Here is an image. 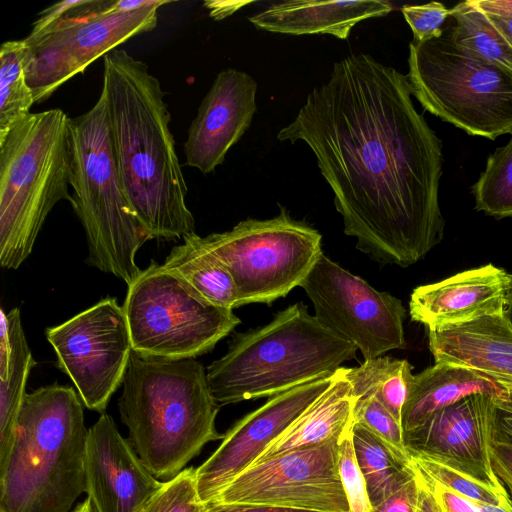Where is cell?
Wrapping results in <instances>:
<instances>
[{"label":"cell","mask_w":512,"mask_h":512,"mask_svg":"<svg viewBox=\"0 0 512 512\" xmlns=\"http://www.w3.org/2000/svg\"><path fill=\"white\" fill-rule=\"evenodd\" d=\"M276 137L310 147L345 234L374 260L407 267L441 241L442 143L395 68L345 56Z\"/></svg>","instance_id":"1"},{"label":"cell","mask_w":512,"mask_h":512,"mask_svg":"<svg viewBox=\"0 0 512 512\" xmlns=\"http://www.w3.org/2000/svg\"><path fill=\"white\" fill-rule=\"evenodd\" d=\"M102 90L118 172L136 218L152 239L195 232L159 80L144 62L116 48L104 55Z\"/></svg>","instance_id":"2"},{"label":"cell","mask_w":512,"mask_h":512,"mask_svg":"<svg viewBox=\"0 0 512 512\" xmlns=\"http://www.w3.org/2000/svg\"><path fill=\"white\" fill-rule=\"evenodd\" d=\"M118 400L135 452L157 478L170 480L210 441L223 439L207 372L194 358L167 360L132 351Z\"/></svg>","instance_id":"3"},{"label":"cell","mask_w":512,"mask_h":512,"mask_svg":"<svg viewBox=\"0 0 512 512\" xmlns=\"http://www.w3.org/2000/svg\"><path fill=\"white\" fill-rule=\"evenodd\" d=\"M79 394L53 383L26 393L0 467V512H69L86 490Z\"/></svg>","instance_id":"4"},{"label":"cell","mask_w":512,"mask_h":512,"mask_svg":"<svg viewBox=\"0 0 512 512\" xmlns=\"http://www.w3.org/2000/svg\"><path fill=\"white\" fill-rule=\"evenodd\" d=\"M357 350L298 302L265 326L236 335L228 352L208 366L207 381L219 406L271 398L333 376Z\"/></svg>","instance_id":"5"},{"label":"cell","mask_w":512,"mask_h":512,"mask_svg":"<svg viewBox=\"0 0 512 512\" xmlns=\"http://www.w3.org/2000/svg\"><path fill=\"white\" fill-rule=\"evenodd\" d=\"M69 202L82 224L88 247L86 263L127 285L141 272L139 248L152 239L126 198L118 172L104 90L93 107L70 118Z\"/></svg>","instance_id":"6"},{"label":"cell","mask_w":512,"mask_h":512,"mask_svg":"<svg viewBox=\"0 0 512 512\" xmlns=\"http://www.w3.org/2000/svg\"><path fill=\"white\" fill-rule=\"evenodd\" d=\"M70 118L30 113L0 140V264L17 269L31 254L54 206L70 199Z\"/></svg>","instance_id":"7"},{"label":"cell","mask_w":512,"mask_h":512,"mask_svg":"<svg viewBox=\"0 0 512 512\" xmlns=\"http://www.w3.org/2000/svg\"><path fill=\"white\" fill-rule=\"evenodd\" d=\"M412 96L424 110L473 136L512 134V76L440 37L409 44Z\"/></svg>","instance_id":"8"},{"label":"cell","mask_w":512,"mask_h":512,"mask_svg":"<svg viewBox=\"0 0 512 512\" xmlns=\"http://www.w3.org/2000/svg\"><path fill=\"white\" fill-rule=\"evenodd\" d=\"M127 286L122 307L132 351L141 356L195 358L213 349L241 322L232 309L208 301L155 261Z\"/></svg>","instance_id":"9"},{"label":"cell","mask_w":512,"mask_h":512,"mask_svg":"<svg viewBox=\"0 0 512 512\" xmlns=\"http://www.w3.org/2000/svg\"><path fill=\"white\" fill-rule=\"evenodd\" d=\"M202 239L230 272L237 307L286 296L302 284L322 253L321 234L293 219L285 207L273 218H249Z\"/></svg>","instance_id":"10"},{"label":"cell","mask_w":512,"mask_h":512,"mask_svg":"<svg viewBox=\"0 0 512 512\" xmlns=\"http://www.w3.org/2000/svg\"><path fill=\"white\" fill-rule=\"evenodd\" d=\"M105 0H80L41 35L24 39V67L34 101L42 102L93 61L131 37L154 29L158 9L171 1L130 12L104 13Z\"/></svg>","instance_id":"11"},{"label":"cell","mask_w":512,"mask_h":512,"mask_svg":"<svg viewBox=\"0 0 512 512\" xmlns=\"http://www.w3.org/2000/svg\"><path fill=\"white\" fill-rule=\"evenodd\" d=\"M300 286L318 321L354 344L365 360L405 347L401 301L376 290L323 252Z\"/></svg>","instance_id":"12"},{"label":"cell","mask_w":512,"mask_h":512,"mask_svg":"<svg viewBox=\"0 0 512 512\" xmlns=\"http://www.w3.org/2000/svg\"><path fill=\"white\" fill-rule=\"evenodd\" d=\"M58 368L82 403L103 413L122 384L132 353L128 322L116 298L101 299L64 323L46 329Z\"/></svg>","instance_id":"13"},{"label":"cell","mask_w":512,"mask_h":512,"mask_svg":"<svg viewBox=\"0 0 512 512\" xmlns=\"http://www.w3.org/2000/svg\"><path fill=\"white\" fill-rule=\"evenodd\" d=\"M340 439L255 463L209 503L350 512L338 471Z\"/></svg>","instance_id":"14"},{"label":"cell","mask_w":512,"mask_h":512,"mask_svg":"<svg viewBox=\"0 0 512 512\" xmlns=\"http://www.w3.org/2000/svg\"><path fill=\"white\" fill-rule=\"evenodd\" d=\"M334 375L314 380L271 397L236 422L217 450L196 469V484L204 504L253 465L331 385Z\"/></svg>","instance_id":"15"},{"label":"cell","mask_w":512,"mask_h":512,"mask_svg":"<svg viewBox=\"0 0 512 512\" xmlns=\"http://www.w3.org/2000/svg\"><path fill=\"white\" fill-rule=\"evenodd\" d=\"M494 399L482 394L466 397L404 432L410 457L425 458L505 491L489 456Z\"/></svg>","instance_id":"16"},{"label":"cell","mask_w":512,"mask_h":512,"mask_svg":"<svg viewBox=\"0 0 512 512\" xmlns=\"http://www.w3.org/2000/svg\"><path fill=\"white\" fill-rule=\"evenodd\" d=\"M85 473L91 512H138L163 485L108 414L87 432Z\"/></svg>","instance_id":"17"},{"label":"cell","mask_w":512,"mask_h":512,"mask_svg":"<svg viewBox=\"0 0 512 512\" xmlns=\"http://www.w3.org/2000/svg\"><path fill=\"white\" fill-rule=\"evenodd\" d=\"M256 92V81L244 71L227 68L217 74L188 130L187 166L208 174L224 162L252 123Z\"/></svg>","instance_id":"18"},{"label":"cell","mask_w":512,"mask_h":512,"mask_svg":"<svg viewBox=\"0 0 512 512\" xmlns=\"http://www.w3.org/2000/svg\"><path fill=\"white\" fill-rule=\"evenodd\" d=\"M509 279L503 269L487 264L419 286L410 297L411 319L432 329L501 314Z\"/></svg>","instance_id":"19"},{"label":"cell","mask_w":512,"mask_h":512,"mask_svg":"<svg viewBox=\"0 0 512 512\" xmlns=\"http://www.w3.org/2000/svg\"><path fill=\"white\" fill-rule=\"evenodd\" d=\"M428 330L435 362L467 367L512 386V327L503 313Z\"/></svg>","instance_id":"20"},{"label":"cell","mask_w":512,"mask_h":512,"mask_svg":"<svg viewBox=\"0 0 512 512\" xmlns=\"http://www.w3.org/2000/svg\"><path fill=\"white\" fill-rule=\"evenodd\" d=\"M392 9V4L385 0H289L271 3L248 20L256 28L272 33L329 34L346 40L356 24L383 17Z\"/></svg>","instance_id":"21"},{"label":"cell","mask_w":512,"mask_h":512,"mask_svg":"<svg viewBox=\"0 0 512 512\" xmlns=\"http://www.w3.org/2000/svg\"><path fill=\"white\" fill-rule=\"evenodd\" d=\"M507 386L473 369L443 362L414 375L402 409L401 425L407 432L434 412L466 397L482 394L502 397Z\"/></svg>","instance_id":"22"},{"label":"cell","mask_w":512,"mask_h":512,"mask_svg":"<svg viewBox=\"0 0 512 512\" xmlns=\"http://www.w3.org/2000/svg\"><path fill=\"white\" fill-rule=\"evenodd\" d=\"M354 403L351 385L341 367L334 374L329 388L255 463L286 453L315 448L342 438L353 426Z\"/></svg>","instance_id":"23"},{"label":"cell","mask_w":512,"mask_h":512,"mask_svg":"<svg viewBox=\"0 0 512 512\" xmlns=\"http://www.w3.org/2000/svg\"><path fill=\"white\" fill-rule=\"evenodd\" d=\"M0 467L13 443L28 375L36 364L22 327L20 311H0Z\"/></svg>","instance_id":"24"},{"label":"cell","mask_w":512,"mask_h":512,"mask_svg":"<svg viewBox=\"0 0 512 512\" xmlns=\"http://www.w3.org/2000/svg\"><path fill=\"white\" fill-rule=\"evenodd\" d=\"M182 239L183 244L173 247L162 265L213 304L236 308V286L225 265L195 232Z\"/></svg>","instance_id":"25"},{"label":"cell","mask_w":512,"mask_h":512,"mask_svg":"<svg viewBox=\"0 0 512 512\" xmlns=\"http://www.w3.org/2000/svg\"><path fill=\"white\" fill-rule=\"evenodd\" d=\"M355 398L374 396L400 423L402 409L413 380L406 360L379 356L354 368L343 367Z\"/></svg>","instance_id":"26"},{"label":"cell","mask_w":512,"mask_h":512,"mask_svg":"<svg viewBox=\"0 0 512 512\" xmlns=\"http://www.w3.org/2000/svg\"><path fill=\"white\" fill-rule=\"evenodd\" d=\"M451 18L454 23L446 27L456 45L512 76V44L485 12L467 0L452 7Z\"/></svg>","instance_id":"27"},{"label":"cell","mask_w":512,"mask_h":512,"mask_svg":"<svg viewBox=\"0 0 512 512\" xmlns=\"http://www.w3.org/2000/svg\"><path fill=\"white\" fill-rule=\"evenodd\" d=\"M352 442L372 507L416 474L413 464L400 462L374 434L355 422L352 426Z\"/></svg>","instance_id":"28"},{"label":"cell","mask_w":512,"mask_h":512,"mask_svg":"<svg viewBox=\"0 0 512 512\" xmlns=\"http://www.w3.org/2000/svg\"><path fill=\"white\" fill-rule=\"evenodd\" d=\"M25 49L24 39L6 41L0 47V140L31 113L35 103L26 80Z\"/></svg>","instance_id":"29"},{"label":"cell","mask_w":512,"mask_h":512,"mask_svg":"<svg viewBox=\"0 0 512 512\" xmlns=\"http://www.w3.org/2000/svg\"><path fill=\"white\" fill-rule=\"evenodd\" d=\"M472 192L477 210L496 218L512 216V134L488 157Z\"/></svg>","instance_id":"30"},{"label":"cell","mask_w":512,"mask_h":512,"mask_svg":"<svg viewBox=\"0 0 512 512\" xmlns=\"http://www.w3.org/2000/svg\"><path fill=\"white\" fill-rule=\"evenodd\" d=\"M354 422L374 434L402 463L412 465L401 423L371 395L355 398Z\"/></svg>","instance_id":"31"},{"label":"cell","mask_w":512,"mask_h":512,"mask_svg":"<svg viewBox=\"0 0 512 512\" xmlns=\"http://www.w3.org/2000/svg\"><path fill=\"white\" fill-rule=\"evenodd\" d=\"M416 470L422 475L480 505H498L509 496L507 490L493 489L463 473L421 457H411Z\"/></svg>","instance_id":"32"},{"label":"cell","mask_w":512,"mask_h":512,"mask_svg":"<svg viewBox=\"0 0 512 512\" xmlns=\"http://www.w3.org/2000/svg\"><path fill=\"white\" fill-rule=\"evenodd\" d=\"M138 512H206L198 494L196 469L184 468L168 481L142 506Z\"/></svg>","instance_id":"33"},{"label":"cell","mask_w":512,"mask_h":512,"mask_svg":"<svg viewBox=\"0 0 512 512\" xmlns=\"http://www.w3.org/2000/svg\"><path fill=\"white\" fill-rule=\"evenodd\" d=\"M338 471L350 512H371L366 481L353 447L352 428L340 439Z\"/></svg>","instance_id":"34"},{"label":"cell","mask_w":512,"mask_h":512,"mask_svg":"<svg viewBox=\"0 0 512 512\" xmlns=\"http://www.w3.org/2000/svg\"><path fill=\"white\" fill-rule=\"evenodd\" d=\"M401 11L412 30L413 41L419 43L440 37L445 20L452 15V8L435 1L422 5H404Z\"/></svg>","instance_id":"35"},{"label":"cell","mask_w":512,"mask_h":512,"mask_svg":"<svg viewBox=\"0 0 512 512\" xmlns=\"http://www.w3.org/2000/svg\"><path fill=\"white\" fill-rule=\"evenodd\" d=\"M489 456L494 473L510 491L512 499V425L494 415Z\"/></svg>","instance_id":"36"},{"label":"cell","mask_w":512,"mask_h":512,"mask_svg":"<svg viewBox=\"0 0 512 512\" xmlns=\"http://www.w3.org/2000/svg\"><path fill=\"white\" fill-rule=\"evenodd\" d=\"M419 478L416 474L399 489L373 506L371 512H417Z\"/></svg>","instance_id":"37"},{"label":"cell","mask_w":512,"mask_h":512,"mask_svg":"<svg viewBox=\"0 0 512 512\" xmlns=\"http://www.w3.org/2000/svg\"><path fill=\"white\" fill-rule=\"evenodd\" d=\"M419 474L431 490L442 512H481L478 505L468 498L459 495L421 473Z\"/></svg>","instance_id":"38"},{"label":"cell","mask_w":512,"mask_h":512,"mask_svg":"<svg viewBox=\"0 0 512 512\" xmlns=\"http://www.w3.org/2000/svg\"><path fill=\"white\" fill-rule=\"evenodd\" d=\"M206 512H320L272 505L206 504Z\"/></svg>","instance_id":"39"},{"label":"cell","mask_w":512,"mask_h":512,"mask_svg":"<svg viewBox=\"0 0 512 512\" xmlns=\"http://www.w3.org/2000/svg\"><path fill=\"white\" fill-rule=\"evenodd\" d=\"M481 11L499 16H512V0H469Z\"/></svg>","instance_id":"40"},{"label":"cell","mask_w":512,"mask_h":512,"mask_svg":"<svg viewBox=\"0 0 512 512\" xmlns=\"http://www.w3.org/2000/svg\"><path fill=\"white\" fill-rule=\"evenodd\" d=\"M417 474L419 478V498L417 512H442L434 495L418 471Z\"/></svg>","instance_id":"41"},{"label":"cell","mask_w":512,"mask_h":512,"mask_svg":"<svg viewBox=\"0 0 512 512\" xmlns=\"http://www.w3.org/2000/svg\"><path fill=\"white\" fill-rule=\"evenodd\" d=\"M506 386V393L494 399V415L497 419L512 425V386Z\"/></svg>","instance_id":"42"},{"label":"cell","mask_w":512,"mask_h":512,"mask_svg":"<svg viewBox=\"0 0 512 512\" xmlns=\"http://www.w3.org/2000/svg\"><path fill=\"white\" fill-rule=\"evenodd\" d=\"M487 14V13H486ZM494 26L509 40L512 44V16H499L487 14Z\"/></svg>","instance_id":"43"},{"label":"cell","mask_w":512,"mask_h":512,"mask_svg":"<svg viewBox=\"0 0 512 512\" xmlns=\"http://www.w3.org/2000/svg\"><path fill=\"white\" fill-rule=\"evenodd\" d=\"M481 512H512V499L505 497L498 505H480L477 504Z\"/></svg>","instance_id":"44"},{"label":"cell","mask_w":512,"mask_h":512,"mask_svg":"<svg viewBox=\"0 0 512 512\" xmlns=\"http://www.w3.org/2000/svg\"><path fill=\"white\" fill-rule=\"evenodd\" d=\"M503 314L512 327V275H510L509 279V285Z\"/></svg>","instance_id":"45"},{"label":"cell","mask_w":512,"mask_h":512,"mask_svg":"<svg viewBox=\"0 0 512 512\" xmlns=\"http://www.w3.org/2000/svg\"><path fill=\"white\" fill-rule=\"evenodd\" d=\"M73 512H91V507L89 501L86 499L84 502L80 503Z\"/></svg>","instance_id":"46"}]
</instances>
